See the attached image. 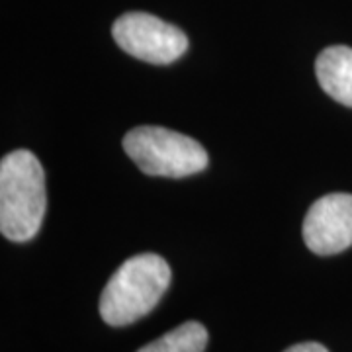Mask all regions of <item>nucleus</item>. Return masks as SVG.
Wrapping results in <instances>:
<instances>
[{
    "mask_svg": "<svg viewBox=\"0 0 352 352\" xmlns=\"http://www.w3.org/2000/svg\"><path fill=\"white\" fill-rule=\"evenodd\" d=\"M284 352H329L323 344L319 342H300V344H294Z\"/></svg>",
    "mask_w": 352,
    "mask_h": 352,
    "instance_id": "8",
    "label": "nucleus"
},
{
    "mask_svg": "<svg viewBox=\"0 0 352 352\" xmlns=\"http://www.w3.org/2000/svg\"><path fill=\"white\" fill-rule=\"evenodd\" d=\"M315 75L333 100L352 108V47L331 45L319 53Z\"/></svg>",
    "mask_w": 352,
    "mask_h": 352,
    "instance_id": "6",
    "label": "nucleus"
},
{
    "mask_svg": "<svg viewBox=\"0 0 352 352\" xmlns=\"http://www.w3.org/2000/svg\"><path fill=\"white\" fill-rule=\"evenodd\" d=\"M47 206L45 175L28 149L8 153L0 163V231L8 241H32L41 229Z\"/></svg>",
    "mask_w": 352,
    "mask_h": 352,
    "instance_id": "1",
    "label": "nucleus"
},
{
    "mask_svg": "<svg viewBox=\"0 0 352 352\" xmlns=\"http://www.w3.org/2000/svg\"><path fill=\"white\" fill-rule=\"evenodd\" d=\"M170 284V266L155 252H143L122 264L100 296L102 319L110 327H126L139 321L161 302Z\"/></svg>",
    "mask_w": 352,
    "mask_h": 352,
    "instance_id": "2",
    "label": "nucleus"
},
{
    "mask_svg": "<svg viewBox=\"0 0 352 352\" xmlns=\"http://www.w3.org/2000/svg\"><path fill=\"white\" fill-rule=\"evenodd\" d=\"M113 41L127 55L151 65H170L188 50L186 34L147 12L122 14L112 25Z\"/></svg>",
    "mask_w": 352,
    "mask_h": 352,
    "instance_id": "4",
    "label": "nucleus"
},
{
    "mask_svg": "<svg viewBox=\"0 0 352 352\" xmlns=\"http://www.w3.org/2000/svg\"><path fill=\"white\" fill-rule=\"evenodd\" d=\"M303 241L321 256L352 247V194L333 192L314 201L303 219Z\"/></svg>",
    "mask_w": 352,
    "mask_h": 352,
    "instance_id": "5",
    "label": "nucleus"
},
{
    "mask_svg": "<svg viewBox=\"0 0 352 352\" xmlns=\"http://www.w3.org/2000/svg\"><path fill=\"white\" fill-rule=\"evenodd\" d=\"M208 346V329L198 321H186L180 327L141 346L138 352H204Z\"/></svg>",
    "mask_w": 352,
    "mask_h": 352,
    "instance_id": "7",
    "label": "nucleus"
},
{
    "mask_svg": "<svg viewBox=\"0 0 352 352\" xmlns=\"http://www.w3.org/2000/svg\"><path fill=\"white\" fill-rule=\"evenodd\" d=\"M124 151L141 173L164 178H184L206 170L210 157L196 139L173 129L139 126L124 138Z\"/></svg>",
    "mask_w": 352,
    "mask_h": 352,
    "instance_id": "3",
    "label": "nucleus"
}]
</instances>
